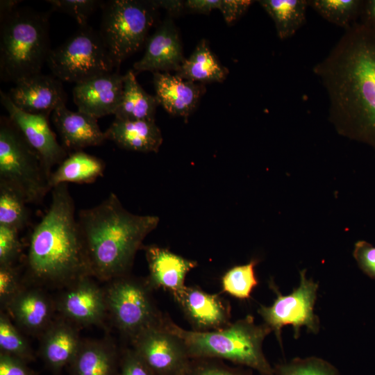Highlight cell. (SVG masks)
<instances>
[{
	"label": "cell",
	"mask_w": 375,
	"mask_h": 375,
	"mask_svg": "<svg viewBox=\"0 0 375 375\" xmlns=\"http://www.w3.org/2000/svg\"><path fill=\"white\" fill-rule=\"evenodd\" d=\"M0 100L8 113V117L38 154L51 176V168L60 165L67 157V151L57 141L49 123V115L32 114L19 109L12 103L8 94L1 90Z\"/></svg>",
	"instance_id": "7c38bea8"
},
{
	"label": "cell",
	"mask_w": 375,
	"mask_h": 375,
	"mask_svg": "<svg viewBox=\"0 0 375 375\" xmlns=\"http://www.w3.org/2000/svg\"><path fill=\"white\" fill-rule=\"evenodd\" d=\"M148 263L146 278L151 288L169 292L174 298L185 289L187 274L197 266V262L172 253L156 245L144 247Z\"/></svg>",
	"instance_id": "ac0fdd59"
},
{
	"label": "cell",
	"mask_w": 375,
	"mask_h": 375,
	"mask_svg": "<svg viewBox=\"0 0 375 375\" xmlns=\"http://www.w3.org/2000/svg\"><path fill=\"white\" fill-rule=\"evenodd\" d=\"M260 5L273 19L278 38H292L306 21L307 0H260Z\"/></svg>",
	"instance_id": "83f0119b"
},
{
	"label": "cell",
	"mask_w": 375,
	"mask_h": 375,
	"mask_svg": "<svg viewBox=\"0 0 375 375\" xmlns=\"http://www.w3.org/2000/svg\"><path fill=\"white\" fill-rule=\"evenodd\" d=\"M47 63L56 78L76 84L117 69L99 31L88 25L51 49Z\"/></svg>",
	"instance_id": "ba28073f"
},
{
	"label": "cell",
	"mask_w": 375,
	"mask_h": 375,
	"mask_svg": "<svg viewBox=\"0 0 375 375\" xmlns=\"http://www.w3.org/2000/svg\"><path fill=\"white\" fill-rule=\"evenodd\" d=\"M258 262V259L253 258L247 264L229 269L221 279L222 291L240 300L249 299L258 284L255 273Z\"/></svg>",
	"instance_id": "f546056e"
},
{
	"label": "cell",
	"mask_w": 375,
	"mask_h": 375,
	"mask_svg": "<svg viewBox=\"0 0 375 375\" xmlns=\"http://www.w3.org/2000/svg\"><path fill=\"white\" fill-rule=\"evenodd\" d=\"M162 324L183 342L190 358L226 360L256 370L262 375H273L262 351L265 338L272 332L265 324H256L251 315L231 322L215 331L186 330L164 315Z\"/></svg>",
	"instance_id": "277c9868"
},
{
	"label": "cell",
	"mask_w": 375,
	"mask_h": 375,
	"mask_svg": "<svg viewBox=\"0 0 375 375\" xmlns=\"http://www.w3.org/2000/svg\"><path fill=\"white\" fill-rule=\"evenodd\" d=\"M0 375H37L25 361L0 352Z\"/></svg>",
	"instance_id": "ab89813d"
},
{
	"label": "cell",
	"mask_w": 375,
	"mask_h": 375,
	"mask_svg": "<svg viewBox=\"0 0 375 375\" xmlns=\"http://www.w3.org/2000/svg\"><path fill=\"white\" fill-rule=\"evenodd\" d=\"M105 291L107 310L122 333L131 340L142 331L162 322L147 280L127 274L110 281Z\"/></svg>",
	"instance_id": "9c48e42d"
},
{
	"label": "cell",
	"mask_w": 375,
	"mask_h": 375,
	"mask_svg": "<svg viewBox=\"0 0 375 375\" xmlns=\"http://www.w3.org/2000/svg\"><path fill=\"white\" fill-rule=\"evenodd\" d=\"M362 0H308L321 17L340 27L349 28L360 16Z\"/></svg>",
	"instance_id": "f1b7e54d"
},
{
	"label": "cell",
	"mask_w": 375,
	"mask_h": 375,
	"mask_svg": "<svg viewBox=\"0 0 375 375\" xmlns=\"http://www.w3.org/2000/svg\"><path fill=\"white\" fill-rule=\"evenodd\" d=\"M185 59L178 28L172 19L167 18L147 39L144 56L133 67L153 73L177 72Z\"/></svg>",
	"instance_id": "e0dca14e"
},
{
	"label": "cell",
	"mask_w": 375,
	"mask_h": 375,
	"mask_svg": "<svg viewBox=\"0 0 375 375\" xmlns=\"http://www.w3.org/2000/svg\"><path fill=\"white\" fill-rule=\"evenodd\" d=\"M359 17L360 23L375 30V0L362 1Z\"/></svg>",
	"instance_id": "7bdbcfd3"
},
{
	"label": "cell",
	"mask_w": 375,
	"mask_h": 375,
	"mask_svg": "<svg viewBox=\"0 0 375 375\" xmlns=\"http://www.w3.org/2000/svg\"><path fill=\"white\" fill-rule=\"evenodd\" d=\"M300 283L297 288L287 294H282L273 281L269 287L276 294L273 303L269 306L260 305L258 313L281 344V330L291 325L294 338H298L303 326L308 331L317 333L319 329L318 317L314 313V306L317 299L318 283L312 278H307L306 271H300Z\"/></svg>",
	"instance_id": "30bf717a"
},
{
	"label": "cell",
	"mask_w": 375,
	"mask_h": 375,
	"mask_svg": "<svg viewBox=\"0 0 375 375\" xmlns=\"http://www.w3.org/2000/svg\"><path fill=\"white\" fill-rule=\"evenodd\" d=\"M18 1L4 0L1 1V17H3L12 12L16 8Z\"/></svg>",
	"instance_id": "f6af8a7d"
},
{
	"label": "cell",
	"mask_w": 375,
	"mask_h": 375,
	"mask_svg": "<svg viewBox=\"0 0 375 375\" xmlns=\"http://www.w3.org/2000/svg\"><path fill=\"white\" fill-rule=\"evenodd\" d=\"M52 119L62 145L67 151H81L84 148L101 145L106 140L97 119L78 110L72 111L66 105L58 107L52 112Z\"/></svg>",
	"instance_id": "44dd1931"
},
{
	"label": "cell",
	"mask_w": 375,
	"mask_h": 375,
	"mask_svg": "<svg viewBox=\"0 0 375 375\" xmlns=\"http://www.w3.org/2000/svg\"><path fill=\"white\" fill-rule=\"evenodd\" d=\"M312 71L338 132L375 149V30L354 23Z\"/></svg>",
	"instance_id": "6da1fadb"
},
{
	"label": "cell",
	"mask_w": 375,
	"mask_h": 375,
	"mask_svg": "<svg viewBox=\"0 0 375 375\" xmlns=\"http://www.w3.org/2000/svg\"><path fill=\"white\" fill-rule=\"evenodd\" d=\"M120 355L108 340H82L68 365L70 375H117Z\"/></svg>",
	"instance_id": "cb8c5ba5"
},
{
	"label": "cell",
	"mask_w": 375,
	"mask_h": 375,
	"mask_svg": "<svg viewBox=\"0 0 375 375\" xmlns=\"http://www.w3.org/2000/svg\"><path fill=\"white\" fill-rule=\"evenodd\" d=\"M273 375H340L335 366L320 358H296L276 365Z\"/></svg>",
	"instance_id": "d6a6232c"
},
{
	"label": "cell",
	"mask_w": 375,
	"mask_h": 375,
	"mask_svg": "<svg viewBox=\"0 0 375 375\" xmlns=\"http://www.w3.org/2000/svg\"><path fill=\"white\" fill-rule=\"evenodd\" d=\"M156 96L146 92L138 82L135 74L129 70L124 74L121 100L114 114L121 120H155L157 106Z\"/></svg>",
	"instance_id": "d4e9b609"
},
{
	"label": "cell",
	"mask_w": 375,
	"mask_h": 375,
	"mask_svg": "<svg viewBox=\"0 0 375 375\" xmlns=\"http://www.w3.org/2000/svg\"><path fill=\"white\" fill-rule=\"evenodd\" d=\"M51 49L46 13L17 7L1 17V81L16 83L41 73Z\"/></svg>",
	"instance_id": "5b68a950"
},
{
	"label": "cell",
	"mask_w": 375,
	"mask_h": 375,
	"mask_svg": "<svg viewBox=\"0 0 375 375\" xmlns=\"http://www.w3.org/2000/svg\"><path fill=\"white\" fill-rule=\"evenodd\" d=\"M124 75L118 70L75 85L74 102L78 110L99 119L114 115L121 100Z\"/></svg>",
	"instance_id": "2e32d148"
},
{
	"label": "cell",
	"mask_w": 375,
	"mask_h": 375,
	"mask_svg": "<svg viewBox=\"0 0 375 375\" xmlns=\"http://www.w3.org/2000/svg\"><path fill=\"white\" fill-rule=\"evenodd\" d=\"M159 8L166 9L171 14L180 13L184 7L183 1H156Z\"/></svg>",
	"instance_id": "ee69618b"
},
{
	"label": "cell",
	"mask_w": 375,
	"mask_h": 375,
	"mask_svg": "<svg viewBox=\"0 0 375 375\" xmlns=\"http://www.w3.org/2000/svg\"><path fill=\"white\" fill-rule=\"evenodd\" d=\"M4 310L19 327L31 334H42L52 322L51 301L36 289L22 288Z\"/></svg>",
	"instance_id": "7402d4cb"
},
{
	"label": "cell",
	"mask_w": 375,
	"mask_h": 375,
	"mask_svg": "<svg viewBox=\"0 0 375 375\" xmlns=\"http://www.w3.org/2000/svg\"><path fill=\"white\" fill-rule=\"evenodd\" d=\"M86 276L68 285L57 308L64 318L82 326L100 325L108 311L105 291Z\"/></svg>",
	"instance_id": "4fadbf2b"
},
{
	"label": "cell",
	"mask_w": 375,
	"mask_h": 375,
	"mask_svg": "<svg viewBox=\"0 0 375 375\" xmlns=\"http://www.w3.org/2000/svg\"><path fill=\"white\" fill-rule=\"evenodd\" d=\"M7 94L19 109L47 115L66 105L67 98L59 79L41 73L21 79Z\"/></svg>",
	"instance_id": "9a60e30c"
},
{
	"label": "cell",
	"mask_w": 375,
	"mask_h": 375,
	"mask_svg": "<svg viewBox=\"0 0 375 375\" xmlns=\"http://www.w3.org/2000/svg\"><path fill=\"white\" fill-rule=\"evenodd\" d=\"M19 230L0 225V265H14L19 256L22 245Z\"/></svg>",
	"instance_id": "d590c367"
},
{
	"label": "cell",
	"mask_w": 375,
	"mask_h": 375,
	"mask_svg": "<svg viewBox=\"0 0 375 375\" xmlns=\"http://www.w3.org/2000/svg\"><path fill=\"white\" fill-rule=\"evenodd\" d=\"M24 197L10 186L0 183V225L20 231L29 219V213Z\"/></svg>",
	"instance_id": "4dcf8cb0"
},
{
	"label": "cell",
	"mask_w": 375,
	"mask_h": 375,
	"mask_svg": "<svg viewBox=\"0 0 375 375\" xmlns=\"http://www.w3.org/2000/svg\"><path fill=\"white\" fill-rule=\"evenodd\" d=\"M228 74L211 51L206 39L199 41L192 53L185 58L176 75L182 78L199 83L222 82Z\"/></svg>",
	"instance_id": "4316f807"
},
{
	"label": "cell",
	"mask_w": 375,
	"mask_h": 375,
	"mask_svg": "<svg viewBox=\"0 0 375 375\" xmlns=\"http://www.w3.org/2000/svg\"><path fill=\"white\" fill-rule=\"evenodd\" d=\"M219 3V0H188L184 1V7L194 12L208 14L218 9Z\"/></svg>",
	"instance_id": "b9f144b4"
},
{
	"label": "cell",
	"mask_w": 375,
	"mask_h": 375,
	"mask_svg": "<svg viewBox=\"0 0 375 375\" xmlns=\"http://www.w3.org/2000/svg\"><path fill=\"white\" fill-rule=\"evenodd\" d=\"M0 352L17 357L27 363L35 360L26 339L12 324L10 316L2 311L0 314Z\"/></svg>",
	"instance_id": "1f68e13d"
},
{
	"label": "cell",
	"mask_w": 375,
	"mask_h": 375,
	"mask_svg": "<svg viewBox=\"0 0 375 375\" xmlns=\"http://www.w3.org/2000/svg\"><path fill=\"white\" fill-rule=\"evenodd\" d=\"M104 162L83 151L67 156L49 177L51 189L63 183H91L103 176Z\"/></svg>",
	"instance_id": "484cf974"
},
{
	"label": "cell",
	"mask_w": 375,
	"mask_h": 375,
	"mask_svg": "<svg viewBox=\"0 0 375 375\" xmlns=\"http://www.w3.org/2000/svg\"><path fill=\"white\" fill-rule=\"evenodd\" d=\"M194 331L219 330L231 324L228 301L217 294H210L198 286H186L176 298Z\"/></svg>",
	"instance_id": "5bb4252c"
},
{
	"label": "cell",
	"mask_w": 375,
	"mask_h": 375,
	"mask_svg": "<svg viewBox=\"0 0 375 375\" xmlns=\"http://www.w3.org/2000/svg\"><path fill=\"white\" fill-rule=\"evenodd\" d=\"M253 1L250 0H220L218 10L224 20L231 24L238 19Z\"/></svg>",
	"instance_id": "60d3db41"
},
{
	"label": "cell",
	"mask_w": 375,
	"mask_h": 375,
	"mask_svg": "<svg viewBox=\"0 0 375 375\" xmlns=\"http://www.w3.org/2000/svg\"><path fill=\"white\" fill-rule=\"evenodd\" d=\"M104 133L106 140L130 151L156 153L162 142L161 131L155 120L115 119Z\"/></svg>",
	"instance_id": "603a6c76"
},
{
	"label": "cell",
	"mask_w": 375,
	"mask_h": 375,
	"mask_svg": "<svg viewBox=\"0 0 375 375\" xmlns=\"http://www.w3.org/2000/svg\"><path fill=\"white\" fill-rule=\"evenodd\" d=\"M50 175L8 117L0 119V183L19 192L28 203H39L51 189Z\"/></svg>",
	"instance_id": "52a82bcc"
},
{
	"label": "cell",
	"mask_w": 375,
	"mask_h": 375,
	"mask_svg": "<svg viewBox=\"0 0 375 375\" xmlns=\"http://www.w3.org/2000/svg\"><path fill=\"white\" fill-rule=\"evenodd\" d=\"M81 342L72 322L65 318L52 321L42 334L39 355L47 369L58 374L70 364Z\"/></svg>",
	"instance_id": "ffe728a7"
},
{
	"label": "cell",
	"mask_w": 375,
	"mask_h": 375,
	"mask_svg": "<svg viewBox=\"0 0 375 375\" xmlns=\"http://www.w3.org/2000/svg\"><path fill=\"white\" fill-rule=\"evenodd\" d=\"M99 35L117 68L146 43L158 10L156 1L103 2Z\"/></svg>",
	"instance_id": "8992f818"
},
{
	"label": "cell",
	"mask_w": 375,
	"mask_h": 375,
	"mask_svg": "<svg viewBox=\"0 0 375 375\" xmlns=\"http://www.w3.org/2000/svg\"><path fill=\"white\" fill-rule=\"evenodd\" d=\"M179 375H253L240 367H232L222 360L213 358H190Z\"/></svg>",
	"instance_id": "836d02e7"
},
{
	"label": "cell",
	"mask_w": 375,
	"mask_h": 375,
	"mask_svg": "<svg viewBox=\"0 0 375 375\" xmlns=\"http://www.w3.org/2000/svg\"><path fill=\"white\" fill-rule=\"evenodd\" d=\"M117 375H154L137 353L131 348L120 355Z\"/></svg>",
	"instance_id": "f35d334b"
},
{
	"label": "cell",
	"mask_w": 375,
	"mask_h": 375,
	"mask_svg": "<svg viewBox=\"0 0 375 375\" xmlns=\"http://www.w3.org/2000/svg\"><path fill=\"white\" fill-rule=\"evenodd\" d=\"M78 223L92 276L111 281L127 274L145 237L159 218L126 210L114 193L79 212Z\"/></svg>",
	"instance_id": "7a4b0ae2"
},
{
	"label": "cell",
	"mask_w": 375,
	"mask_h": 375,
	"mask_svg": "<svg viewBox=\"0 0 375 375\" xmlns=\"http://www.w3.org/2000/svg\"><path fill=\"white\" fill-rule=\"evenodd\" d=\"M353 256L360 269L375 280V247L367 241L358 240L354 244Z\"/></svg>",
	"instance_id": "74e56055"
},
{
	"label": "cell",
	"mask_w": 375,
	"mask_h": 375,
	"mask_svg": "<svg viewBox=\"0 0 375 375\" xmlns=\"http://www.w3.org/2000/svg\"><path fill=\"white\" fill-rule=\"evenodd\" d=\"M67 183L51 189L49 208L30 237L26 264L35 280L69 285L92 276Z\"/></svg>",
	"instance_id": "3957f363"
},
{
	"label": "cell",
	"mask_w": 375,
	"mask_h": 375,
	"mask_svg": "<svg viewBox=\"0 0 375 375\" xmlns=\"http://www.w3.org/2000/svg\"><path fill=\"white\" fill-rule=\"evenodd\" d=\"M22 289L14 265H0V303L1 309Z\"/></svg>",
	"instance_id": "8d00e7d4"
},
{
	"label": "cell",
	"mask_w": 375,
	"mask_h": 375,
	"mask_svg": "<svg viewBox=\"0 0 375 375\" xmlns=\"http://www.w3.org/2000/svg\"><path fill=\"white\" fill-rule=\"evenodd\" d=\"M153 83L159 105L169 114L185 120L206 91L203 83L187 81L169 72H153Z\"/></svg>",
	"instance_id": "d6986e66"
},
{
	"label": "cell",
	"mask_w": 375,
	"mask_h": 375,
	"mask_svg": "<svg viewBox=\"0 0 375 375\" xmlns=\"http://www.w3.org/2000/svg\"><path fill=\"white\" fill-rule=\"evenodd\" d=\"M53 10L66 13L72 17L80 26L88 25L91 15L103 1L97 0H48Z\"/></svg>",
	"instance_id": "e575fe53"
},
{
	"label": "cell",
	"mask_w": 375,
	"mask_h": 375,
	"mask_svg": "<svg viewBox=\"0 0 375 375\" xmlns=\"http://www.w3.org/2000/svg\"><path fill=\"white\" fill-rule=\"evenodd\" d=\"M131 341L132 349L154 375H179L190 360L182 340L166 329L162 321Z\"/></svg>",
	"instance_id": "8fae6325"
}]
</instances>
